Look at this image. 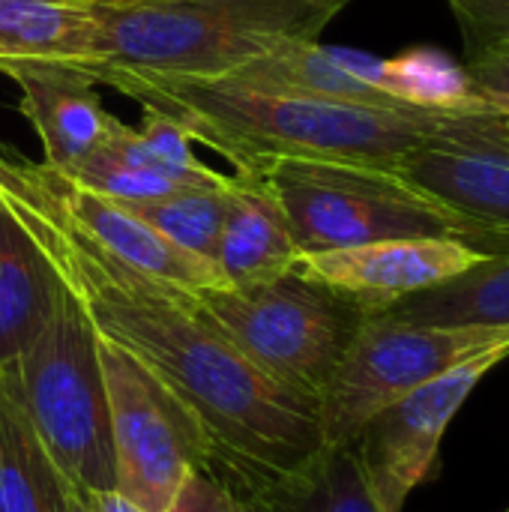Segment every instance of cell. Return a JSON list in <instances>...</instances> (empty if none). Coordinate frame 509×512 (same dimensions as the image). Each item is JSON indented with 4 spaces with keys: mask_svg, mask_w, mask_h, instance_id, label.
Returning <instances> with one entry per match:
<instances>
[{
    "mask_svg": "<svg viewBox=\"0 0 509 512\" xmlns=\"http://www.w3.org/2000/svg\"><path fill=\"white\" fill-rule=\"evenodd\" d=\"M237 504L240 512H381L354 447L330 444Z\"/></svg>",
    "mask_w": 509,
    "mask_h": 512,
    "instance_id": "obj_17",
    "label": "cell"
},
{
    "mask_svg": "<svg viewBox=\"0 0 509 512\" xmlns=\"http://www.w3.org/2000/svg\"><path fill=\"white\" fill-rule=\"evenodd\" d=\"M477 96L498 114L509 108V39L486 45L474 51L471 63L465 66Z\"/></svg>",
    "mask_w": 509,
    "mask_h": 512,
    "instance_id": "obj_26",
    "label": "cell"
},
{
    "mask_svg": "<svg viewBox=\"0 0 509 512\" xmlns=\"http://www.w3.org/2000/svg\"><path fill=\"white\" fill-rule=\"evenodd\" d=\"M456 12L462 33L474 51L507 42L509 39V0H447Z\"/></svg>",
    "mask_w": 509,
    "mask_h": 512,
    "instance_id": "obj_25",
    "label": "cell"
},
{
    "mask_svg": "<svg viewBox=\"0 0 509 512\" xmlns=\"http://www.w3.org/2000/svg\"><path fill=\"white\" fill-rule=\"evenodd\" d=\"M297 261L300 249L264 174L258 168L228 174V216L216 249L225 285H261L294 270Z\"/></svg>",
    "mask_w": 509,
    "mask_h": 512,
    "instance_id": "obj_13",
    "label": "cell"
},
{
    "mask_svg": "<svg viewBox=\"0 0 509 512\" xmlns=\"http://www.w3.org/2000/svg\"><path fill=\"white\" fill-rule=\"evenodd\" d=\"M0 207H3V198H0Z\"/></svg>",
    "mask_w": 509,
    "mask_h": 512,
    "instance_id": "obj_31",
    "label": "cell"
},
{
    "mask_svg": "<svg viewBox=\"0 0 509 512\" xmlns=\"http://www.w3.org/2000/svg\"><path fill=\"white\" fill-rule=\"evenodd\" d=\"M66 294V282L15 219L0 207V372L36 342Z\"/></svg>",
    "mask_w": 509,
    "mask_h": 512,
    "instance_id": "obj_14",
    "label": "cell"
},
{
    "mask_svg": "<svg viewBox=\"0 0 509 512\" xmlns=\"http://www.w3.org/2000/svg\"><path fill=\"white\" fill-rule=\"evenodd\" d=\"M507 512H509V510H507Z\"/></svg>",
    "mask_w": 509,
    "mask_h": 512,
    "instance_id": "obj_32",
    "label": "cell"
},
{
    "mask_svg": "<svg viewBox=\"0 0 509 512\" xmlns=\"http://www.w3.org/2000/svg\"><path fill=\"white\" fill-rule=\"evenodd\" d=\"M498 345H509V327H447L372 312L321 396L324 444L348 447L375 414Z\"/></svg>",
    "mask_w": 509,
    "mask_h": 512,
    "instance_id": "obj_7",
    "label": "cell"
},
{
    "mask_svg": "<svg viewBox=\"0 0 509 512\" xmlns=\"http://www.w3.org/2000/svg\"><path fill=\"white\" fill-rule=\"evenodd\" d=\"M66 512H90V504H87V498H81L78 492H72V501H69V510Z\"/></svg>",
    "mask_w": 509,
    "mask_h": 512,
    "instance_id": "obj_29",
    "label": "cell"
},
{
    "mask_svg": "<svg viewBox=\"0 0 509 512\" xmlns=\"http://www.w3.org/2000/svg\"><path fill=\"white\" fill-rule=\"evenodd\" d=\"M72 486L42 450L15 390L0 372V512H66Z\"/></svg>",
    "mask_w": 509,
    "mask_h": 512,
    "instance_id": "obj_18",
    "label": "cell"
},
{
    "mask_svg": "<svg viewBox=\"0 0 509 512\" xmlns=\"http://www.w3.org/2000/svg\"><path fill=\"white\" fill-rule=\"evenodd\" d=\"M405 321L447 327H509V255H489L471 270L384 309Z\"/></svg>",
    "mask_w": 509,
    "mask_h": 512,
    "instance_id": "obj_21",
    "label": "cell"
},
{
    "mask_svg": "<svg viewBox=\"0 0 509 512\" xmlns=\"http://www.w3.org/2000/svg\"><path fill=\"white\" fill-rule=\"evenodd\" d=\"M93 39L87 0H0V66L24 60L72 63Z\"/></svg>",
    "mask_w": 509,
    "mask_h": 512,
    "instance_id": "obj_20",
    "label": "cell"
},
{
    "mask_svg": "<svg viewBox=\"0 0 509 512\" xmlns=\"http://www.w3.org/2000/svg\"><path fill=\"white\" fill-rule=\"evenodd\" d=\"M219 78V75H216ZM225 78H234L249 87L279 90V93H300L318 99H339V102H360V105H381V108H408L393 96L381 93L378 87L351 75L333 54L330 45L321 42H297L285 45L273 54H264Z\"/></svg>",
    "mask_w": 509,
    "mask_h": 512,
    "instance_id": "obj_19",
    "label": "cell"
},
{
    "mask_svg": "<svg viewBox=\"0 0 509 512\" xmlns=\"http://www.w3.org/2000/svg\"><path fill=\"white\" fill-rule=\"evenodd\" d=\"M15 162L21 174L30 180V186L69 225H75L84 237H90L96 246H102L105 252H111L132 270L153 276L165 285L192 291V294L225 288L222 270L213 261L180 249L177 243H171L168 237L144 225L138 216H132L120 201L102 192H93L69 180L66 174L48 168L45 162H33L21 153H15Z\"/></svg>",
    "mask_w": 509,
    "mask_h": 512,
    "instance_id": "obj_10",
    "label": "cell"
},
{
    "mask_svg": "<svg viewBox=\"0 0 509 512\" xmlns=\"http://www.w3.org/2000/svg\"><path fill=\"white\" fill-rule=\"evenodd\" d=\"M507 357L509 345L489 348L393 402L357 432L348 447H354L381 512L405 510L408 495L432 474L450 420Z\"/></svg>",
    "mask_w": 509,
    "mask_h": 512,
    "instance_id": "obj_9",
    "label": "cell"
},
{
    "mask_svg": "<svg viewBox=\"0 0 509 512\" xmlns=\"http://www.w3.org/2000/svg\"><path fill=\"white\" fill-rule=\"evenodd\" d=\"M144 111V108H141ZM144 147L153 153V159L183 186L189 189H213V186H222L228 174L222 171H213L207 162H201L195 153H192V138L174 123L168 120L165 114H156V111H144L141 114V126H135Z\"/></svg>",
    "mask_w": 509,
    "mask_h": 512,
    "instance_id": "obj_24",
    "label": "cell"
},
{
    "mask_svg": "<svg viewBox=\"0 0 509 512\" xmlns=\"http://www.w3.org/2000/svg\"><path fill=\"white\" fill-rule=\"evenodd\" d=\"M336 60L360 81L378 87L408 108L429 111H492L474 90L465 66L432 48H414L393 60H381L354 48L330 45Z\"/></svg>",
    "mask_w": 509,
    "mask_h": 512,
    "instance_id": "obj_16",
    "label": "cell"
},
{
    "mask_svg": "<svg viewBox=\"0 0 509 512\" xmlns=\"http://www.w3.org/2000/svg\"><path fill=\"white\" fill-rule=\"evenodd\" d=\"M144 111L165 114L192 141L222 153L234 171L270 159H327L396 171L423 144L509 150V117L498 111L381 108L300 93H279L234 78L96 72Z\"/></svg>",
    "mask_w": 509,
    "mask_h": 512,
    "instance_id": "obj_2",
    "label": "cell"
},
{
    "mask_svg": "<svg viewBox=\"0 0 509 512\" xmlns=\"http://www.w3.org/2000/svg\"><path fill=\"white\" fill-rule=\"evenodd\" d=\"M108 390L114 492L141 512H165L192 471H210V441L192 411L126 348L99 336Z\"/></svg>",
    "mask_w": 509,
    "mask_h": 512,
    "instance_id": "obj_8",
    "label": "cell"
},
{
    "mask_svg": "<svg viewBox=\"0 0 509 512\" xmlns=\"http://www.w3.org/2000/svg\"><path fill=\"white\" fill-rule=\"evenodd\" d=\"M354 0H87L93 39L81 60L60 63L87 81L96 72L228 75L285 45L318 42Z\"/></svg>",
    "mask_w": 509,
    "mask_h": 512,
    "instance_id": "obj_3",
    "label": "cell"
},
{
    "mask_svg": "<svg viewBox=\"0 0 509 512\" xmlns=\"http://www.w3.org/2000/svg\"><path fill=\"white\" fill-rule=\"evenodd\" d=\"M144 225L177 243L180 249L216 264L222 225L228 216V177L213 189H183L150 201H120Z\"/></svg>",
    "mask_w": 509,
    "mask_h": 512,
    "instance_id": "obj_22",
    "label": "cell"
},
{
    "mask_svg": "<svg viewBox=\"0 0 509 512\" xmlns=\"http://www.w3.org/2000/svg\"><path fill=\"white\" fill-rule=\"evenodd\" d=\"M6 375L42 450L66 483L84 498L114 492V444L99 333L69 288L45 330Z\"/></svg>",
    "mask_w": 509,
    "mask_h": 512,
    "instance_id": "obj_5",
    "label": "cell"
},
{
    "mask_svg": "<svg viewBox=\"0 0 509 512\" xmlns=\"http://www.w3.org/2000/svg\"><path fill=\"white\" fill-rule=\"evenodd\" d=\"M0 72L18 84L21 114L39 135L48 168L69 174L105 141L114 114L105 111L96 84L84 75L48 60L6 63Z\"/></svg>",
    "mask_w": 509,
    "mask_h": 512,
    "instance_id": "obj_12",
    "label": "cell"
},
{
    "mask_svg": "<svg viewBox=\"0 0 509 512\" xmlns=\"http://www.w3.org/2000/svg\"><path fill=\"white\" fill-rule=\"evenodd\" d=\"M195 303L264 375L315 402L372 315L297 267L249 288L198 291Z\"/></svg>",
    "mask_w": 509,
    "mask_h": 512,
    "instance_id": "obj_6",
    "label": "cell"
},
{
    "mask_svg": "<svg viewBox=\"0 0 509 512\" xmlns=\"http://www.w3.org/2000/svg\"><path fill=\"white\" fill-rule=\"evenodd\" d=\"M66 177L114 201H150V198H165V195L189 189L165 174L132 168L102 147H96L87 159H81Z\"/></svg>",
    "mask_w": 509,
    "mask_h": 512,
    "instance_id": "obj_23",
    "label": "cell"
},
{
    "mask_svg": "<svg viewBox=\"0 0 509 512\" xmlns=\"http://www.w3.org/2000/svg\"><path fill=\"white\" fill-rule=\"evenodd\" d=\"M504 114H507V117H509V108H507V111H504Z\"/></svg>",
    "mask_w": 509,
    "mask_h": 512,
    "instance_id": "obj_30",
    "label": "cell"
},
{
    "mask_svg": "<svg viewBox=\"0 0 509 512\" xmlns=\"http://www.w3.org/2000/svg\"><path fill=\"white\" fill-rule=\"evenodd\" d=\"M252 168L279 198L300 255L426 237L509 255V234L444 207L399 171L327 159H270Z\"/></svg>",
    "mask_w": 509,
    "mask_h": 512,
    "instance_id": "obj_4",
    "label": "cell"
},
{
    "mask_svg": "<svg viewBox=\"0 0 509 512\" xmlns=\"http://www.w3.org/2000/svg\"><path fill=\"white\" fill-rule=\"evenodd\" d=\"M396 171L444 207L509 234V150L423 144Z\"/></svg>",
    "mask_w": 509,
    "mask_h": 512,
    "instance_id": "obj_15",
    "label": "cell"
},
{
    "mask_svg": "<svg viewBox=\"0 0 509 512\" xmlns=\"http://www.w3.org/2000/svg\"><path fill=\"white\" fill-rule=\"evenodd\" d=\"M489 255L459 240H381L351 249L300 255L303 276L351 297L369 312H384L405 297L429 291Z\"/></svg>",
    "mask_w": 509,
    "mask_h": 512,
    "instance_id": "obj_11",
    "label": "cell"
},
{
    "mask_svg": "<svg viewBox=\"0 0 509 512\" xmlns=\"http://www.w3.org/2000/svg\"><path fill=\"white\" fill-rule=\"evenodd\" d=\"M81 498H84V495H81ZM87 504H90V512H141V510H135L129 501H123L117 492L90 495V498H87Z\"/></svg>",
    "mask_w": 509,
    "mask_h": 512,
    "instance_id": "obj_28",
    "label": "cell"
},
{
    "mask_svg": "<svg viewBox=\"0 0 509 512\" xmlns=\"http://www.w3.org/2000/svg\"><path fill=\"white\" fill-rule=\"evenodd\" d=\"M165 512H240V504L210 471H192Z\"/></svg>",
    "mask_w": 509,
    "mask_h": 512,
    "instance_id": "obj_27",
    "label": "cell"
},
{
    "mask_svg": "<svg viewBox=\"0 0 509 512\" xmlns=\"http://www.w3.org/2000/svg\"><path fill=\"white\" fill-rule=\"evenodd\" d=\"M0 198L48 255L108 342L138 357L201 423L210 474L240 501L297 471L324 444L321 402L264 375L198 309L195 294L144 276L69 225L0 150Z\"/></svg>",
    "mask_w": 509,
    "mask_h": 512,
    "instance_id": "obj_1",
    "label": "cell"
}]
</instances>
